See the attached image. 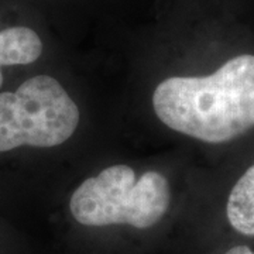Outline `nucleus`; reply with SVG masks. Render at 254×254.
I'll return each mask as SVG.
<instances>
[{"label":"nucleus","mask_w":254,"mask_h":254,"mask_svg":"<svg viewBox=\"0 0 254 254\" xmlns=\"http://www.w3.org/2000/svg\"><path fill=\"white\" fill-rule=\"evenodd\" d=\"M79 123V106L51 75H36L16 91L0 92V154L21 147L63 145Z\"/></svg>","instance_id":"7ed1b4c3"},{"label":"nucleus","mask_w":254,"mask_h":254,"mask_svg":"<svg viewBox=\"0 0 254 254\" xmlns=\"http://www.w3.org/2000/svg\"><path fill=\"white\" fill-rule=\"evenodd\" d=\"M43 41L33 28L14 26L0 31V89L3 86V66L28 65L43 54Z\"/></svg>","instance_id":"20e7f679"},{"label":"nucleus","mask_w":254,"mask_h":254,"mask_svg":"<svg viewBox=\"0 0 254 254\" xmlns=\"http://www.w3.org/2000/svg\"><path fill=\"white\" fill-rule=\"evenodd\" d=\"M171 205V185L160 171L137 174L126 164H115L82 181L69 198V212L83 226L128 225L150 229Z\"/></svg>","instance_id":"f03ea898"},{"label":"nucleus","mask_w":254,"mask_h":254,"mask_svg":"<svg viewBox=\"0 0 254 254\" xmlns=\"http://www.w3.org/2000/svg\"><path fill=\"white\" fill-rule=\"evenodd\" d=\"M225 254H254V250H252L247 246H235L225 252Z\"/></svg>","instance_id":"423d86ee"},{"label":"nucleus","mask_w":254,"mask_h":254,"mask_svg":"<svg viewBox=\"0 0 254 254\" xmlns=\"http://www.w3.org/2000/svg\"><path fill=\"white\" fill-rule=\"evenodd\" d=\"M151 106L175 133L222 144L254 128V54L227 60L200 76H168L155 86Z\"/></svg>","instance_id":"f257e3e1"},{"label":"nucleus","mask_w":254,"mask_h":254,"mask_svg":"<svg viewBox=\"0 0 254 254\" xmlns=\"http://www.w3.org/2000/svg\"><path fill=\"white\" fill-rule=\"evenodd\" d=\"M226 216L236 232L254 236V163L236 181L227 196Z\"/></svg>","instance_id":"39448f33"}]
</instances>
